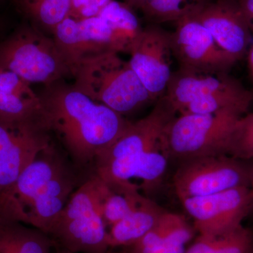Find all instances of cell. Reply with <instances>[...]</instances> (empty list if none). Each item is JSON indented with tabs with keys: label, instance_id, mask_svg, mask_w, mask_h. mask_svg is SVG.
Here are the masks:
<instances>
[{
	"label": "cell",
	"instance_id": "cell-1",
	"mask_svg": "<svg viewBox=\"0 0 253 253\" xmlns=\"http://www.w3.org/2000/svg\"><path fill=\"white\" fill-rule=\"evenodd\" d=\"M39 119L62 143L73 164L84 169L123 134L131 122L59 81L39 94Z\"/></svg>",
	"mask_w": 253,
	"mask_h": 253
},
{
	"label": "cell",
	"instance_id": "cell-2",
	"mask_svg": "<svg viewBox=\"0 0 253 253\" xmlns=\"http://www.w3.org/2000/svg\"><path fill=\"white\" fill-rule=\"evenodd\" d=\"M73 163L53 144L38 155L18 177L10 196L11 212L47 234L73 193L84 182Z\"/></svg>",
	"mask_w": 253,
	"mask_h": 253
},
{
	"label": "cell",
	"instance_id": "cell-3",
	"mask_svg": "<svg viewBox=\"0 0 253 253\" xmlns=\"http://www.w3.org/2000/svg\"><path fill=\"white\" fill-rule=\"evenodd\" d=\"M110 190L94 173L73 193L47 234L56 249L72 253L109 251V230L102 210Z\"/></svg>",
	"mask_w": 253,
	"mask_h": 253
},
{
	"label": "cell",
	"instance_id": "cell-4",
	"mask_svg": "<svg viewBox=\"0 0 253 253\" xmlns=\"http://www.w3.org/2000/svg\"><path fill=\"white\" fill-rule=\"evenodd\" d=\"M118 53L106 52L81 60L76 65L73 86L95 102L124 116L155 100Z\"/></svg>",
	"mask_w": 253,
	"mask_h": 253
},
{
	"label": "cell",
	"instance_id": "cell-5",
	"mask_svg": "<svg viewBox=\"0 0 253 253\" xmlns=\"http://www.w3.org/2000/svg\"><path fill=\"white\" fill-rule=\"evenodd\" d=\"M0 71L44 86L73 75V67L52 36L29 22L0 41Z\"/></svg>",
	"mask_w": 253,
	"mask_h": 253
},
{
	"label": "cell",
	"instance_id": "cell-6",
	"mask_svg": "<svg viewBox=\"0 0 253 253\" xmlns=\"http://www.w3.org/2000/svg\"><path fill=\"white\" fill-rule=\"evenodd\" d=\"M241 116L182 113L168 125L160 141V149L169 159L179 162L191 158L226 155L233 126Z\"/></svg>",
	"mask_w": 253,
	"mask_h": 253
},
{
	"label": "cell",
	"instance_id": "cell-7",
	"mask_svg": "<svg viewBox=\"0 0 253 253\" xmlns=\"http://www.w3.org/2000/svg\"><path fill=\"white\" fill-rule=\"evenodd\" d=\"M253 165L220 155L180 162L173 184L179 201L202 197L237 187H250Z\"/></svg>",
	"mask_w": 253,
	"mask_h": 253
},
{
	"label": "cell",
	"instance_id": "cell-8",
	"mask_svg": "<svg viewBox=\"0 0 253 253\" xmlns=\"http://www.w3.org/2000/svg\"><path fill=\"white\" fill-rule=\"evenodd\" d=\"M171 50L181 71L204 74L228 73L237 61L218 45L208 30L190 13L176 21Z\"/></svg>",
	"mask_w": 253,
	"mask_h": 253
},
{
	"label": "cell",
	"instance_id": "cell-9",
	"mask_svg": "<svg viewBox=\"0 0 253 253\" xmlns=\"http://www.w3.org/2000/svg\"><path fill=\"white\" fill-rule=\"evenodd\" d=\"M51 36L73 71L80 61L89 56L127 51L131 42L99 16L81 20L68 16L55 28Z\"/></svg>",
	"mask_w": 253,
	"mask_h": 253
},
{
	"label": "cell",
	"instance_id": "cell-10",
	"mask_svg": "<svg viewBox=\"0 0 253 253\" xmlns=\"http://www.w3.org/2000/svg\"><path fill=\"white\" fill-rule=\"evenodd\" d=\"M180 201L199 234L219 237L242 225L251 214L252 194L250 187H237Z\"/></svg>",
	"mask_w": 253,
	"mask_h": 253
},
{
	"label": "cell",
	"instance_id": "cell-11",
	"mask_svg": "<svg viewBox=\"0 0 253 253\" xmlns=\"http://www.w3.org/2000/svg\"><path fill=\"white\" fill-rule=\"evenodd\" d=\"M127 52L133 71L155 101L166 94L171 71V33L159 25L142 28L130 43Z\"/></svg>",
	"mask_w": 253,
	"mask_h": 253
},
{
	"label": "cell",
	"instance_id": "cell-12",
	"mask_svg": "<svg viewBox=\"0 0 253 253\" xmlns=\"http://www.w3.org/2000/svg\"><path fill=\"white\" fill-rule=\"evenodd\" d=\"M190 13L236 61L247 54L252 32L235 0H212L191 8Z\"/></svg>",
	"mask_w": 253,
	"mask_h": 253
},
{
	"label": "cell",
	"instance_id": "cell-13",
	"mask_svg": "<svg viewBox=\"0 0 253 253\" xmlns=\"http://www.w3.org/2000/svg\"><path fill=\"white\" fill-rule=\"evenodd\" d=\"M176 113L169 100L163 95L156 101L149 114L136 122H131L123 134L100 155L94 168L116 158L160 149L163 133Z\"/></svg>",
	"mask_w": 253,
	"mask_h": 253
},
{
	"label": "cell",
	"instance_id": "cell-14",
	"mask_svg": "<svg viewBox=\"0 0 253 253\" xmlns=\"http://www.w3.org/2000/svg\"><path fill=\"white\" fill-rule=\"evenodd\" d=\"M51 144L49 132L38 121L0 152V204L11 194L23 171Z\"/></svg>",
	"mask_w": 253,
	"mask_h": 253
},
{
	"label": "cell",
	"instance_id": "cell-15",
	"mask_svg": "<svg viewBox=\"0 0 253 253\" xmlns=\"http://www.w3.org/2000/svg\"><path fill=\"white\" fill-rule=\"evenodd\" d=\"M241 84L228 73L204 74L178 69L172 72L165 96L176 112L180 113L195 99L234 89Z\"/></svg>",
	"mask_w": 253,
	"mask_h": 253
},
{
	"label": "cell",
	"instance_id": "cell-16",
	"mask_svg": "<svg viewBox=\"0 0 253 253\" xmlns=\"http://www.w3.org/2000/svg\"><path fill=\"white\" fill-rule=\"evenodd\" d=\"M166 212L156 203L143 196L134 211L110 226V249L134 246L156 225Z\"/></svg>",
	"mask_w": 253,
	"mask_h": 253
},
{
	"label": "cell",
	"instance_id": "cell-17",
	"mask_svg": "<svg viewBox=\"0 0 253 253\" xmlns=\"http://www.w3.org/2000/svg\"><path fill=\"white\" fill-rule=\"evenodd\" d=\"M54 241L36 228L0 215V253H53Z\"/></svg>",
	"mask_w": 253,
	"mask_h": 253
},
{
	"label": "cell",
	"instance_id": "cell-18",
	"mask_svg": "<svg viewBox=\"0 0 253 253\" xmlns=\"http://www.w3.org/2000/svg\"><path fill=\"white\" fill-rule=\"evenodd\" d=\"M168 158L160 149L126 156L123 159V171L128 180L141 179V188L152 191L161 184L166 173Z\"/></svg>",
	"mask_w": 253,
	"mask_h": 253
},
{
	"label": "cell",
	"instance_id": "cell-19",
	"mask_svg": "<svg viewBox=\"0 0 253 253\" xmlns=\"http://www.w3.org/2000/svg\"><path fill=\"white\" fill-rule=\"evenodd\" d=\"M196 231L194 226H191L184 217L166 211L156 225L132 246H186L194 239Z\"/></svg>",
	"mask_w": 253,
	"mask_h": 253
},
{
	"label": "cell",
	"instance_id": "cell-20",
	"mask_svg": "<svg viewBox=\"0 0 253 253\" xmlns=\"http://www.w3.org/2000/svg\"><path fill=\"white\" fill-rule=\"evenodd\" d=\"M28 22L46 34L68 17L72 0H15Z\"/></svg>",
	"mask_w": 253,
	"mask_h": 253
},
{
	"label": "cell",
	"instance_id": "cell-21",
	"mask_svg": "<svg viewBox=\"0 0 253 253\" xmlns=\"http://www.w3.org/2000/svg\"><path fill=\"white\" fill-rule=\"evenodd\" d=\"M212 0H149L141 9L150 24L176 22L191 8Z\"/></svg>",
	"mask_w": 253,
	"mask_h": 253
},
{
	"label": "cell",
	"instance_id": "cell-22",
	"mask_svg": "<svg viewBox=\"0 0 253 253\" xmlns=\"http://www.w3.org/2000/svg\"><path fill=\"white\" fill-rule=\"evenodd\" d=\"M226 155L243 161L253 159V113L241 116L234 123Z\"/></svg>",
	"mask_w": 253,
	"mask_h": 253
},
{
	"label": "cell",
	"instance_id": "cell-23",
	"mask_svg": "<svg viewBox=\"0 0 253 253\" xmlns=\"http://www.w3.org/2000/svg\"><path fill=\"white\" fill-rule=\"evenodd\" d=\"M133 9L126 3L111 0L99 13L111 27L122 33L131 41L142 29Z\"/></svg>",
	"mask_w": 253,
	"mask_h": 253
},
{
	"label": "cell",
	"instance_id": "cell-24",
	"mask_svg": "<svg viewBox=\"0 0 253 253\" xmlns=\"http://www.w3.org/2000/svg\"><path fill=\"white\" fill-rule=\"evenodd\" d=\"M142 197L139 191L121 194L111 189L103 204V218L107 227L122 220L134 211Z\"/></svg>",
	"mask_w": 253,
	"mask_h": 253
},
{
	"label": "cell",
	"instance_id": "cell-25",
	"mask_svg": "<svg viewBox=\"0 0 253 253\" xmlns=\"http://www.w3.org/2000/svg\"><path fill=\"white\" fill-rule=\"evenodd\" d=\"M216 253H253V231L241 225L217 237Z\"/></svg>",
	"mask_w": 253,
	"mask_h": 253
},
{
	"label": "cell",
	"instance_id": "cell-26",
	"mask_svg": "<svg viewBox=\"0 0 253 253\" xmlns=\"http://www.w3.org/2000/svg\"><path fill=\"white\" fill-rule=\"evenodd\" d=\"M0 91L18 95L28 99H38L39 94L32 89L31 84L16 73L0 71Z\"/></svg>",
	"mask_w": 253,
	"mask_h": 253
},
{
	"label": "cell",
	"instance_id": "cell-27",
	"mask_svg": "<svg viewBox=\"0 0 253 253\" xmlns=\"http://www.w3.org/2000/svg\"><path fill=\"white\" fill-rule=\"evenodd\" d=\"M111 0H72L69 17L81 20L99 16Z\"/></svg>",
	"mask_w": 253,
	"mask_h": 253
},
{
	"label": "cell",
	"instance_id": "cell-28",
	"mask_svg": "<svg viewBox=\"0 0 253 253\" xmlns=\"http://www.w3.org/2000/svg\"><path fill=\"white\" fill-rule=\"evenodd\" d=\"M217 237L199 234L185 253H216Z\"/></svg>",
	"mask_w": 253,
	"mask_h": 253
},
{
	"label": "cell",
	"instance_id": "cell-29",
	"mask_svg": "<svg viewBox=\"0 0 253 253\" xmlns=\"http://www.w3.org/2000/svg\"><path fill=\"white\" fill-rule=\"evenodd\" d=\"M236 4L253 33V0H235Z\"/></svg>",
	"mask_w": 253,
	"mask_h": 253
},
{
	"label": "cell",
	"instance_id": "cell-30",
	"mask_svg": "<svg viewBox=\"0 0 253 253\" xmlns=\"http://www.w3.org/2000/svg\"><path fill=\"white\" fill-rule=\"evenodd\" d=\"M248 63H249V68L251 77L253 80V42L250 46L249 51H248Z\"/></svg>",
	"mask_w": 253,
	"mask_h": 253
},
{
	"label": "cell",
	"instance_id": "cell-31",
	"mask_svg": "<svg viewBox=\"0 0 253 253\" xmlns=\"http://www.w3.org/2000/svg\"><path fill=\"white\" fill-rule=\"evenodd\" d=\"M136 1L137 0H124V3L128 5L131 9H135Z\"/></svg>",
	"mask_w": 253,
	"mask_h": 253
},
{
	"label": "cell",
	"instance_id": "cell-32",
	"mask_svg": "<svg viewBox=\"0 0 253 253\" xmlns=\"http://www.w3.org/2000/svg\"><path fill=\"white\" fill-rule=\"evenodd\" d=\"M250 189H251V194H252V206H251V214H253V169L252 172V178H251V186H250Z\"/></svg>",
	"mask_w": 253,
	"mask_h": 253
},
{
	"label": "cell",
	"instance_id": "cell-33",
	"mask_svg": "<svg viewBox=\"0 0 253 253\" xmlns=\"http://www.w3.org/2000/svg\"><path fill=\"white\" fill-rule=\"evenodd\" d=\"M106 253H132L131 252V250L130 248H124V249L123 250V251H120V252L118 253H109V251H108Z\"/></svg>",
	"mask_w": 253,
	"mask_h": 253
},
{
	"label": "cell",
	"instance_id": "cell-34",
	"mask_svg": "<svg viewBox=\"0 0 253 253\" xmlns=\"http://www.w3.org/2000/svg\"><path fill=\"white\" fill-rule=\"evenodd\" d=\"M56 253H72L68 252V251H64V250H61V249H56Z\"/></svg>",
	"mask_w": 253,
	"mask_h": 253
},
{
	"label": "cell",
	"instance_id": "cell-35",
	"mask_svg": "<svg viewBox=\"0 0 253 253\" xmlns=\"http://www.w3.org/2000/svg\"><path fill=\"white\" fill-rule=\"evenodd\" d=\"M129 248H130V247H129ZM130 249H131V248H130ZM131 252H132V253H134V252H133L132 250H131Z\"/></svg>",
	"mask_w": 253,
	"mask_h": 253
}]
</instances>
